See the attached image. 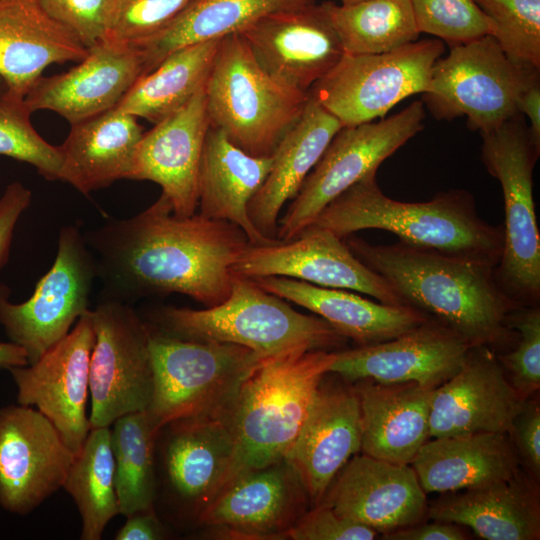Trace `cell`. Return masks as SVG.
<instances>
[{
  "label": "cell",
  "instance_id": "6da1fadb",
  "mask_svg": "<svg viewBox=\"0 0 540 540\" xmlns=\"http://www.w3.org/2000/svg\"><path fill=\"white\" fill-rule=\"evenodd\" d=\"M83 233L102 298L128 304L178 293L205 307L218 305L231 292L234 263L251 244L229 221L176 216L163 193L140 213Z\"/></svg>",
  "mask_w": 540,
  "mask_h": 540
},
{
  "label": "cell",
  "instance_id": "7a4b0ae2",
  "mask_svg": "<svg viewBox=\"0 0 540 540\" xmlns=\"http://www.w3.org/2000/svg\"><path fill=\"white\" fill-rule=\"evenodd\" d=\"M350 251L396 291L404 305L450 327L472 346L511 339L508 319L518 306L500 287L494 267L448 257L402 242L374 245L354 234Z\"/></svg>",
  "mask_w": 540,
  "mask_h": 540
},
{
  "label": "cell",
  "instance_id": "3957f363",
  "mask_svg": "<svg viewBox=\"0 0 540 540\" xmlns=\"http://www.w3.org/2000/svg\"><path fill=\"white\" fill-rule=\"evenodd\" d=\"M309 226L342 239L360 230H384L412 247L493 267L503 250L502 225L482 219L466 190L442 191L425 202H402L381 191L376 172L334 198Z\"/></svg>",
  "mask_w": 540,
  "mask_h": 540
},
{
  "label": "cell",
  "instance_id": "277c9868",
  "mask_svg": "<svg viewBox=\"0 0 540 540\" xmlns=\"http://www.w3.org/2000/svg\"><path fill=\"white\" fill-rule=\"evenodd\" d=\"M334 359L326 350H293L264 358L249 375L230 411L234 447L220 490L244 473L284 461Z\"/></svg>",
  "mask_w": 540,
  "mask_h": 540
},
{
  "label": "cell",
  "instance_id": "5b68a950",
  "mask_svg": "<svg viewBox=\"0 0 540 540\" xmlns=\"http://www.w3.org/2000/svg\"><path fill=\"white\" fill-rule=\"evenodd\" d=\"M152 317L164 334L237 344L264 357L293 350H326L345 340L322 318L294 310L253 279L235 274L231 292L222 303L202 310L167 306Z\"/></svg>",
  "mask_w": 540,
  "mask_h": 540
},
{
  "label": "cell",
  "instance_id": "8992f818",
  "mask_svg": "<svg viewBox=\"0 0 540 540\" xmlns=\"http://www.w3.org/2000/svg\"><path fill=\"white\" fill-rule=\"evenodd\" d=\"M149 348L153 392L146 412L158 433L177 420L228 413L266 358L241 345L179 339L151 327Z\"/></svg>",
  "mask_w": 540,
  "mask_h": 540
},
{
  "label": "cell",
  "instance_id": "52a82bcc",
  "mask_svg": "<svg viewBox=\"0 0 540 540\" xmlns=\"http://www.w3.org/2000/svg\"><path fill=\"white\" fill-rule=\"evenodd\" d=\"M205 95L210 126L259 157L273 155L309 97L272 78L240 34L221 39Z\"/></svg>",
  "mask_w": 540,
  "mask_h": 540
},
{
  "label": "cell",
  "instance_id": "ba28073f",
  "mask_svg": "<svg viewBox=\"0 0 540 540\" xmlns=\"http://www.w3.org/2000/svg\"><path fill=\"white\" fill-rule=\"evenodd\" d=\"M481 159L502 189L503 250L494 267L502 290L520 306H539L540 234L533 197V170L540 154L518 114L481 133Z\"/></svg>",
  "mask_w": 540,
  "mask_h": 540
},
{
  "label": "cell",
  "instance_id": "9c48e42d",
  "mask_svg": "<svg viewBox=\"0 0 540 540\" xmlns=\"http://www.w3.org/2000/svg\"><path fill=\"white\" fill-rule=\"evenodd\" d=\"M539 69L511 59L490 35L451 45L434 64L423 103L438 119L466 116L480 134L520 114L518 100Z\"/></svg>",
  "mask_w": 540,
  "mask_h": 540
},
{
  "label": "cell",
  "instance_id": "30bf717a",
  "mask_svg": "<svg viewBox=\"0 0 540 540\" xmlns=\"http://www.w3.org/2000/svg\"><path fill=\"white\" fill-rule=\"evenodd\" d=\"M444 52L438 38L414 41L379 54H346L308 91L341 124L384 116L403 99L424 93Z\"/></svg>",
  "mask_w": 540,
  "mask_h": 540
},
{
  "label": "cell",
  "instance_id": "8fae6325",
  "mask_svg": "<svg viewBox=\"0 0 540 540\" xmlns=\"http://www.w3.org/2000/svg\"><path fill=\"white\" fill-rule=\"evenodd\" d=\"M424 103L414 101L378 122L341 127L306 177L286 213L276 238L287 242L316 219L323 208L423 129Z\"/></svg>",
  "mask_w": 540,
  "mask_h": 540
},
{
  "label": "cell",
  "instance_id": "7c38bea8",
  "mask_svg": "<svg viewBox=\"0 0 540 540\" xmlns=\"http://www.w3.org/2000/svg\"><path fill=\"white\" fill-rule=\"evenodd\" d=\"M97 269L84 233L76 224L63 226L53 265L19 304L7 299L0 286V324L11 342L22 347L28 364L63 339L88 310Z\"/></svg>",
  "mask_w": 540,
  "mask_h": 540
},
{
  "label": "cell",
  "instance_id": "4fadbf2b",
  "mask_svg": "<svg viewBox=\"0 0 540 540\" xmlns=\"http://www.w3.org/2000/svg\"><path fill=\"white\" fill-rule=\"evenodd\" d=\"M94 345L89 361L90 428L146 411L153 392L150 327L130 304L102 298L89 310Z\"/></svg>",
  "mask_w": 540,
  "mask_h": 540
},
{
  "label": "cell",
  "instance_id": "5bb4252c",
  "mask_svg": "<svg viewBox=\"0 0 540 540\" xmlns=\"http://www.w3.org/2000/svg\"><path fill=\"white\" fill-rule=\"evenodd\" d=\"M235 275L283 276L327 288L354 290L388 305H404L400 296L332 232L309 226L294 239L249 244L232 267Z\"/></svg>",
  "mask_w": 540,
  "mask_h": 540
},
{
  "label": "cell",
  "instance_id": "9a60e30c",
  "mask_svg": "<svg viewBox=\"0 0 540 540\" xmlns=\"http://www.w3.org/2000/svg\"><path fill=\"white\" fill-rule=\"evenodd\" d=\"M94 339L88 309L74 328L38 360L10 369L19 404L35 406L75 455L90 431L86 400Z\"/></svg>",
  "mask_w": 540,
  "mask_h": 540
},
{
  "label": "cell",
  "instance_id": "2e32d148",
  "mask_svg": "<svg viewBox=\"0 0 540 540\" xmlns=\"http://www.w3.org/2000/svg\"><path fill=\"white\" fill-rule=\"evenodd\" d=\"M75 454L31 406L0 409V505L28 514L62 488Z\"/></svg>",
  "mask_w": 540,
  "mask_h": 540
},
{
  "label": "cell",
  "instance_id": "e0dca14e",
  "mask_svg": "<svg viewBox=\"0 0 540 540\" xmlns=\"http://www.w3.org/2000/svg\"><path fill=\"white\" fill-rule=\"evenodd\" d=\"M471 347L456 331L429 317L393 339L335 352L329 373L348 383L369 379L437 388L461 368Z\"/></svg>",
  "mask_w": 540,
  "mask_h": 540
},
{
  "label": "cell",
  "instance_id": "ac0fdd59",
  "mask_svg": "<svg viewBox=\"0 0 540 540\" xmlns=\"http://www.w3.org/2000/svg\"><path fill=\"white\" fill-rule=\"evenodd\" d=\"M240 35L272 78L305 93L344 55L327 13L314 2L268 14Z\"/></svg>",
  "mask_w": 540,
  "mask_h": 540
},
{
  "label": "cell",
  "instance_id": "d6986e66",
  "mask_svg": "<svg viewBox=\"0 0 540 540\" xmlns=\"http://www.w3.org/2000/svg\"><path fill=\"white\" fill-rule=\"evenodd\" d=\"M320 503L384 534L427 514L426 493L411 465L354 455L337 473Z\"/></svg>",
  "mask_w": 540,
  "mask_h": 540
},
{
  "label": "cell",
  "instance_id": "ffe728a7",
  "mask_svg": "<svg viewBox=\"0 0 540 540\" xmlns=\"http://www.w3.org/2000/svg\"><path fill=\"white\" fill-rule=\"evenodd\" d=\"M487 346L470 348L461 368L435 388L429 438L508 433L522 401Z\"/></svg>",
  "mask_w": 540,
  "mask_h": 540
},
{
  "label": "cell",
  "instance_id": "44dd1931",
  "mask_svg": "<svg viewBox=\"0 0 540 540\" xmlns=\"http://www.w3.org/2000/svg\"><path fill=\"white\" fill-rule=\"evenodd\" d=\"M143 69L136 46L105 40L69 71L41 76L24 100L32 113L53 111L72 125L116 107Z\"/></svg>",
  "mask_w": 540,
  "mask_h": 540
},
{
  "label": "cell",
  "instance_id": "7402d4cb",
  "mask_svg": "<svg viewBox=\"0 0 540 540\" xmlns=\"http://www.w3.org/2000/svg\"><path fill=\"white\" fill-rule=\"evenodd\" d=\"M209 127L204 88L143 133L129 179L160 185L176 216L195 214L199 167Z\"/></svg>",
  "mask_w": 540,
  "mask_h": 540
},
{
  "label": "cell",
  "instance_id": "603a6c76",
  "mask_svg": "<svg viewBox=\"0 0 540 540\" xmlns=\"http://www.w3.org/2000/svg\"><path fill=\"white\" fill-rule=\"evenodd\" d=\"M324 377L284 459L314 505L347 461L361 451V415L354 387L325 382Z\"/></svg>",
  "mask_w": 540,
  "mask_h": 540
},
{
  "label": "cell",
  "instance_id": "cb8c5ba5",
  "mask_svg": "<svg viewBox=\"0 0 540 540\" xmlns=\"http://www.w3.org/2000/svg\"><path fill=\"white\" fill-rule=\"evenodd\" d=\"M307 498L298 476L282 461L233 479L204 506L199 520L244 538H285Z\"/></svg>",
  "mask_w": 540,
  "mask_h": 540
},
{
  "label": "cell",
  "instance_id": "d4e9b609",
  "mask_svg": "<svg viewBox=\"0 0 540 540\" xmlns=\"http://www.w3.org/2000/svg\"><path fill=\"white\" fill-rule=\"evenodd\" d=\"M461 491L428 506L427 518L468 527L487 540L540 538L538 480L526 471Z\"/></svg>",
  "mask_w": 540,
  "mask_h": 540
},
{
  "label": "cell",
  "instance_id": "484cf974",
  "mask_svg": "<svg viewBox=\"0 0 540 540\" xmlns=\"http://www.w3.org/2000/svg\"><path fill=\"white\" fill-rule=\"evenodd\" d=\"M87 55L39 0H0V76L8 92L24 98L49 65L80 62Z\"/></svg>",
  "mask_w": 540,
  "mask_h": 540
},
{
  "label": "cell",
  "instance_id": "4316f807",
  "mask_svg": "<svg viewBox=\"0 0 540 540\" xmlns=\"http://www.w3.org/2000/svg\"><path fill=\"white\" fill-rule=\"evenodd\" d=\"M361 415V451L370 457L408 464L429 438L435 388L415 382H354Z\"/></svg>",
  "mask_w": 540,
  "mask_h": 540
},
{
  "label": "cell",
  "instance_id": "83f0119b",
  "mask_svg": "<svg viewBox=\"0 0 540 540\" xmlns=\"http://www.w3.org/2000/svg\"><path fill=\"white\" fill-rule=\"evenodd\" d=\"M253 279L264 290L304 307L359 346L393 339L426 321L425 312L406 305L368 300L343 289L327 288L283 276Z\"/></svg>",
  "mask_w": 540,
  "mask_h": 540
},
{
  "label": "cell",
  "instance_id": "f1b7e54d",
  "mask_svg": "<svg viewBox=\"0 0 540 540\" xmlns=\"http://www.w3.org/2000/svg\"><path fill=\"white\" fill-rule=\"evenodd\" d=\"M272 156H252L219 129L209 127L203 146L198 176L199 213L239 226L253 245L278 242L263 236L253 225L248 205L267 178Z\"/></svg>",
  "mask_w": 540,
  "mask_h": 540
},
{
  "label": "cell",
  "instance_id": "f546056e",
  "mask_svg": "<svg viewBox=\"0 0 540 540\" xmlns=\"http://www.w3.org/2000/svg\"><path fill=\"white\" fill-rule=\"evenodd\" d=\"M143 133L137 117L117 107L72 124L59 146V180L89 195L117 180L129 179Z\"/></svg>",
  "mask_w": 540,
  "mask_h": 540
},
{
  "label": "cell",
  "instance_id": "4dcf8cb0",
  "mask_svg": "<svg viewBox=\"0 0 540 540\" xmlns=\"http://www.w3.org/2000/svg\"><path fill=\"white\" fill-rule=\"evenodd\" d=\"M230 411L177 420L164 426L169 428L164 471L172 492L180 500L200 504L203 509L219 492L234 447Z\"/></svg>",
  "mask_w": 540,
  "mask_h": 540
},
{
  "label": "cell",
  "instance_id": "1f68e13d",
  "mask_svg": "<svg viewBox=\"0 0 540 540\" xmlns=\"http://www.w3.org/2000/svg\"><path fill=\"white\" fill-rule=\"evenodd\" d=\"M341 127L340 122L309 95L302 115L282 138L273 153L267 178L248 205L250 220L263 236L277 239L281 209L297 195Z\"/></svg>",
  "mask_w": 540,
  "mask_h": 540
},
{
  "label": "cell",
  "instance_id": "d6a6232c",
  "mask_svg": "<svg viewBox=\"0 0 540 540\" xmlns=\"http://www.w3.org/2000/svg\"><path fill=\"white\" fill-rule=\"evenodd\" d=\"M424 492L450 493L507 479L520 462L508 433L428 439L410 463Z\"/></svg>",
  "mask_w": 540,
  "mask_h": 540
},
{
  "label": "cell",
  "instance_id": "836d02e7",
  "mask_svg": "<svg viewBox=\"0 0 540 540\" xmlns=\"http://www.w3.org/2000/svg\"><path fill=\"white\" fill-rule=\"evenodd\" d=\"M314 0H191L154 35L136 44L143 58V75L182 47L240 34L260 18Z\"/></svg>",
  "mask_w": 540,
  "mask_h": 540
},
{
  "label": "cell",
  "instance_id": "e575fe53",
  "mask_svg": "<svg viewBox=\"0 0 540 540\" xmlns=\"http://www.w3.org/2000/svg\"><path fill=\"white\" fill-rule=\"evenodd\" d=\"M221 39L170 53L140 76L116 107L153 124L174 113L205 88Z\"/></svg>",
  "mask_w": 540,
  "mask_h": 540
},
{
  "label": "cell",
  "instance_id": "d590c367",
  "mask_svg": "<svg viewBox=\"0 0 540 540\" xmlns=\"http://www.w3.org/2000/svg\"><path fill=\"white\" fill-rule=\"evenodd\" d=\"M62 488L79 510L80 538L100 540L107 524L119 514L109 427L90 428L81 450L74 456Z\"/></svg>",
  "mask_w": 540,
  "mask_h": 540
},
{
  "label": "cell",
  "instance_id": "8d00e7d4",
  "mask_svg": "<svg viewBox=\"0 0 540 540\" xmlns=\"http://www.w3.org/2000/svg\"><path fill=\"white\" fill-rule=\"evenodd\" d=\"M346 54H379L418 39L410 0H363L321 4Z\"/></svg>",
  "mask_w": 540,
  "mask_h": 540
},
{
  "label": "cell",
  "instance_id": "74e56055",
  "mask_svg": "<svg viewBox=\"0 0 540 540\" xmlns=\"http://www.w3.org/2000/svg\"><path fill=\"white\" fill-rule=\"evenodd\" d=\"M111 426L119 514L154 509L158 432L146 411L124 415Z\"/></svg>",
  "mask_w": 540,
  "mask_h": 540
},
{
  "label": "cell",
  "instance_id": "f35d334b",
  "mask_svg": "<svg viewBox=\"0 0 540 540\" xmlns=\"http://www.w3.org/2000/svg\"><path fill=\"white\" fill-rule=\"evenodd\" d=\"M23 97L7 90L0 94V155L32 165L50 181L59 180V146L48 143L32 126Z\"/></svg>",
  "mask_w": 540,
  "mask_h": 540
},
{
  "label": "cell",
  "instance_id": "ab89813d",
  "mask_svg": "<svg viewBox=\"0 0 540 540\" xmlns=\"http://www.w3.org/2000/svg\"><path fill=\"white\" fill-rule=\"evenodd\" d=\"M489 18L491 35L514 61L540 68V0H473Z\"/></svg>",
  "mask_w": 540,
  "mask_h": 540
},
{
  "label": "cell",
  "instance_id": "60d3db41",
  "mask_svg": "<svg viewBox=\"0 0 540 540\" xmlns=\"http://www.w3.org/2000/svg\"><path fill=\"white\" fill-rule=\"evenodd\" d=\"M419 32L451 45L491 35L489 18L473 0H410Z\"/></svg>",
  "mask_w": 540,
  "mask_h": 540
},
{
  "label": "cell",
  "instance_id": "b9f144b4",
  "mask_svg": "<svg viewBox=\"0 0 540 540\" xmlns=\"http://www.w3.org/2000/svg\"><path fill=\"white\" fill-rule=\"evenodd\" d=\"M508 325L518 332V343L513 351L497 358L519 398L526 400L540 387L539 306L516 307L509 316Z\"/></svg>",
  "mask_w": 540,
  "mask_h": 540
},
{
  "label": "cell",
  "instance_id": "7bdbcfd3",
  "mask_svg": "<svg viewBox=\"0 0 540 540\" xmlns=\"http://www.w3.org/2000/svg\"><path fill=\"white\" fill-rule=\"evenodd\" d=\"M191 0H114L109 41L136 44L160 31Z\"/></svg>",
  "mask_w": 540,
  "mask_h": 540
},
{
  "label": "cell",
  "instance_id": "ee69618b",
  "mask_svg": "<svg viewBox=\"0 0 540 540\" xmlns=\"http://www.w3.org/2000/svg\"><path fill=\"white\" fill-rule=\"evenodd\" d=\"M44 11L87 48L108 39L114 0H39Z\"/></svg>",
  "mask_w": 540,
  "mask_h": 540
},
{
  "label": "cell",
  "instance_id": "f6af8a7d",
  "mask_svg": "<svg viewBox=\"0 0 540 540\" xmlns=\"http://www.w3.org/2000/svg\"><path fill=\"white\" fill-rule=\"evenodd\" d=\"M378 532L340 516L324 503L303 513L286 533L293 540H372Z\"/></svg>",
  "mask_w": 540,
  "mask_h": 540
},
{
  "label": "cell",
  "instance_id": "bcb514c9",
  "mask_svg": "<svg viewBox=\"0 0 540 540\" xmlns=\"http://www.w3.org/2000/svg\"><path fill=\"white\" fill-rule=\"evenodd\" d=\"M508 435L526 472L539 481L540 476V407L538 401H522Z\"/></svg>",
  "mask_w": 540,
  "mask_h": 540
},
{
  "label": "cell",
  "instance_id": "7dc6e473",
  "mask_svg": "<svg viewBox=\"0 0 540 540\" xmlns=\"http://www.w3.org/2000/svg\"><path fill=\"white\" fill-rule=\"evenodd\" d=\"M31 199V191L20 182L9 184L0 198V270L8 260L16 224Z\"/></svg>",
  "mask_w": 540,
  "mask_h": 540
},
{
  "label": "cell",
  "instance_id": "c3c4849f",
  "mask_svg": "<svg viewBox=\"0 0 540 540\" xmlns=\"http://www.w3.org/2000/svg\"><path fill=\"white\" fill-rule=\"evenodd\" d=\"M434 523H416L384 534L390 540H465L467 534L460 525L434 520Z\"/></svg>",
  "mask_w": 540,
  "mask_h": 540
},
{
  "label": "cell",
  "instance_id": "681fc988",
  "mask_svg": "<svg viewBox=\"0 0 540 540\" xmlns=\"http://www.w3.org/2000/svg\"><path fill=\"white\" fill-rule=\"evenodd\" d=\"M115 535L116 540H160L166 537L165 528L154 509L133 513Z\"/></svg>",
  "mask_w": 540,
  "mask_h": 540
},
{
  "label": "cell",
  "instance_id": "f907efd6",
  "mask_svg": "<svg viewBox=\"0 0 540 540\" xmlns=\"http://www.w3.org/2000/svg\"><path fill=\"white\" fill-rule=\"evenodd\" d=\"M518 112L530 122L529 131L534 143L540 147V84L539 78L532 81L521 93Z\"/></svg>",
  "mask_w": 540,
  "mask_h": 540
},
{
  "label": "cell",
  "instance_id": "816d5d0a",
  "mask_svg": "<svg viewBox=\"0 0 540 540\" xmlns=\"http://www.w3.org/2000/svg\"><path fill=\"white\" fill-rule=\"evenodd\" d=\"M28 365L25 350L17 344L0 342V369H11Z\"/></svg>",
  "mask_w": 540,
  "mask_h": 540
},
{
  "label": "cell",
  "instance_id": "f5cc1de1",
  "mask_svg": "<svg viewBox=\"0 0 540 540\" xmlns=\"http://www.w3.org/2000/svg\"><path fill=\"white\" fill-rule=\"evenodd\" d=\"M360 1H363V0H341L342 5L355 4V3H358V2H360Z\"/></svg>",
  "mask_w": 540,
  "mask_h": 540
},
{
  "label": "cell",
  "instance_id": "db71d44e",
  "mask_svg": "<svg viewBox=\"0 0 540 540\" xmlns=\"http://www.w3.org/2000/svg\"><path fill=\"white\" fill-rule=\"evenodd\" d=\"M7 90L6 84L2 77L0 76V94Z\"/></svg>",
  "mask_w": 540,
  "mask_h": 540
}]
</instances>
